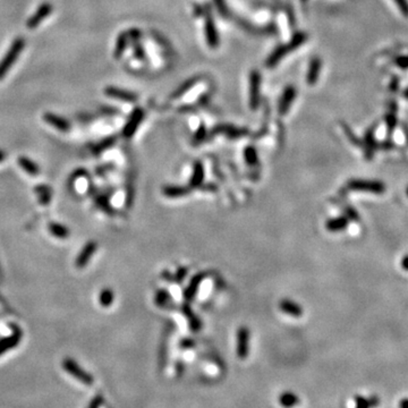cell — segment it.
Masks as SVG:
<instances>
[{
  "label": "cell",
  "mask_w": 408,
  "mask_h": 408,
  "mask_svg": "<svg viewBox=\"0 0 408 408\" xmlns=\"http://www.w3.org/2000/svg\"><path fill=\"white\" fill-rule=\"evenodd\" d=\"M306 39H307V35L305 34V33H302V32L296 33L289 42L278 47L277 49H275L273 53L270 54L266 62L267 67H269V68L274 67V66L277 65L281 59H284V58L287 56L289 53H293V51H295L297 48H299L300 46H302L303 43L306 41Z\"/></svg>",
  "instance_id": "6da1fadb"
},
{
  "label": "cell",
  "mask_w": 408,
  "mask_h": 408,
  "mask_svg": "<svg viewBox=\"0 0 408 408\" xmlns=\"http://www.w3.org/2000/svg\"><path fill=\"white\" fill-rule=\"evenodd\" d=\"M25 41L23 38H17L15 41L13 42L12 47L9 48V50L7 51V54H5V57L0 61V80L3 79L7 74V72L12 68L14 62L16 61L18 56H20L22 51H23Z\"/></svg>",
  "instance_id": "7a4b0ae2"
},
{
  "label": "cell",
  "mask_w": 408,
  "mask_h": 408,
  "mask_svg": "<svg viewBox=\"0 0 408 408\" xmlns=\"http://www.w3.org/2000/svg\"><path fill=\"white\" fill-rule=\"evenodd\" d=\"M347 189L355 192H367L373 194H383L385 185L379 181H366V179H351L347 183Z\"/></svg>",
  "instance_id": "3957f363"
},
{
  "label": "cell",
  "mask_w": 408,
  "mask_h": 408,
  "mask_svg": "<svg viewBox=\"0 0 408 408\" xmlns=\"http://www.w3.org/2000/svg\"><path fill=\"white\" fill-rule=\"evenodd\" d=\"M204 33L207 39L208 46L212 49H217L219 47V33L217 31L215 20L211 14L210 8H204Z\"/></svg>",
  "instance_id": "277c9868"
},
{
  "label": "cell",
  "mask_w": 408,
  "mask_h": 408,
  "mask_svg": "<svg viewBox=\"0 0 408 408\" xmlns=\"http://www.w3.org/2000/svg\"><path fill=\"white\" fill-rule=\"evenodd\" d=\"M260 85L261 75L259 71H252L249 74V107L252 110H256L260 102Z\"/></svg>",
  "instance_id": "5b68a950"
},
{
  "label": "cell",
  "mask_w": 408,
  "mask_h": 408,
  "mask_svg": "<svg viewBox=\"0 0 408 408\" xmlns=\"http://www.w3.org/2000/svg\"><path fill=\"white\" fill-rule=\"evenodd\" d=\"M376 130H377V124H374L373 126H371L369 130L366 131L365 136H364L362 149L364 150V153H365L364 156H365L366 160H372L374 151L378 150L379 143L376 141V137H374Z\"/></svg>",
  "instance_id": "8992f818"
},
{
  "label": "cell",
  "mask_w": 408,
  "mask_h": 408,
  "mask_svg": "<svg viewBox=\"0 0 408 408\" xmlns=\"http://www.w3.org/2000/svg\"><path fill=\"white\" fill-rule=\"evenodd\" d=\"M143 118H144V110H143L142 108H137L136 110H134V112L132 113L130 119H128L126 125H125V128H124L125 137L130 138L135 134V132L137 131L139 124L143 121Z\"/></svg>",
  "instance_id": "52a82bcc"
},
{
  "label": "cell",
  "mask_w": 408,
  "mask_h": 408,
  "mask_svg": "<svg viewBox=\"0 0 408 408\" xmlns=\"http://www.w3.org/2000/svg\"><path fill=\"white\" fill-rule=\"evenodd\" d=\"M53 9L54 8L51 3L49 2L42 3V5L38 8V10H36V12L31 16L30 20L27 22V27L30 28V30L35 28L43 20H46V18L50 15L51 12H53Z\"/></svg>",
  "instance_id": "ba28073f"
},
{
  "label": "cell",
  "mask_w": 408,
  "mask_h": 408,
  "mask_svg": "<svg viewBox=\"0 0 408 408\" xmlns=\"http://www.w3.org/2000/svg\"><path fill=\"white\" fill-rule=\"evenodd\" d=\"M249 352V332L246 328L238 330L237 333V356L238 358L245 359Z\"/></svg>",
  "instance_id": "9c48e42d"
},
{
  "label": "cell",
  "mask_w": 408,
  "mask_h": 408,
  "mask_svg": "<svg viewBox=\"0 0 408 408\" xmlns=\"http://www.w3.org/2000/svg\"><path fill=\"white\" fill-rule=\"evenodd\" d=\"M296 98V89L292 85H289L284 90V93L281 95L280 102H279V113L285 115L287 113L290 107H292L294 100Z\"/></svg>",
  "instance_id": "30bf717a"
},
{
  "label": "cell",
  "mask_w": 408,
  "mask_h": 408,
  "mask_svg": "<svg viewBox=\"0 0 408 408\" xmlns=\"http://www.w3.org/2000/svg\"><path fill=\"white\" fill-rule=\"evenodd\" d=\"M105 93L108 95V97H111L113 99H118V100L125 101V102H135L137 100V95L132 93L130 91H125L118 89V87L115 86H109L107 87Z\"/></svg>",
  "instance_id": "8fae6325"
},
{
  "label": "cell",
  "mask_w": 408,
  "mask_h": 408,
  "mask_svg": "<svg viewBox=\"0 0 408 408\" xmlns=\"http://www.w3.org/2000/svg\"><path fill=\"white\" fill-rule=\"evenodd\" d=\"M98 248V245L95 242H89L87 244L84 246V248L82 249V252L80 253L79 257H77L76 260V267L77 268H84L86 266L87 263H89V261L93 254L97 251Z\"/></svg>",
  "instance_id": "7c38bea8"
},
{
  "label": "cell",
  "mask_w": 408,
  "mask_h": 408,
  "mask_svg": "<svg viewBox=\"0 0 408 408\" xmlns=\"http://www.w3.org/2000/svg\"><path fill=\"white\" fill-rule=\"evenodd\" d=\"M321 68H322V61L320 58H313V59L311 60L310 62V66H308V71H307V75H306V83L308 85L313 86L317 84L319 77H320V73H321Z\"/></svg>",
  "instance_id": "4fadbf2b"
},
{
  "label": "cell",
  "mask_w": 408,
  "mask_h": 408,
  "mask_svg": "<svg viewBox=\"0 0 408 408\" xmlns=\"http://www.w3.org/2000/svg\"><path fill=\"white\" fill-rule=\"evenodd\" d=\"M278 404L282 408H295L300 405V398L292 391H285L279 395Z\"/></svg>",
  "instance_id": "5bb4252c"
},
{
  "label": "cell",
  "mask_w": 408,
  "mask_h": 408,
  "mask_svg": "<svg viewBox=\"0 0 408 408\" xmlns=\"http://www.w3.org/2000/svg\"><path fill=\"white\" fill-rule=\"evenodd\" d=\"M43 119H45L47 123L51 125L53 127L57 128L58 131L67 132L69 130V127H71L67 120L61 118V117L57 116V115H54V113H50V112L46 113V115L43 116Z\"/></svg>",
  "instance_id": "9a60e30c"
},
{
  "label": "cell",
  "mask_w": 408,
  "mask_h": 408,
  "mask_svg": "<svg viewBox=\"0 0 408 408\" xmlns=\"http://www.w3.org/2000/svg\"><path fill=\"white\" fill-rule=\"evenodd\" d=\"M215 133H223L227 136H229V137L238 138V137H242V136H244L246 133H247V131H246L245 128H238V127L229 126V125H221V126L216 127Z\"/></svg>",
  "instance_id": "2e32d148"
},
{
  "label": "cell",
  "mask_w": 408,
  "mask_h": 408,
  "mask_svg": "<svg viewBox=\"0 0 408 408\" xmlns=\"http://www.w3.org/2000/svg\"><path fill=\"white\" fill-rule=\"evenodd\" d=\"M380 400L378 397H363V396H355L354 404L355 408H374L379 405Z\"/></svg>",
  "instance_id": "e0dca14e"
},
{
  "label": "cell",
  "mask_w": 408,
  "mask_h": 408,
  "mask_svg": "<svg viewBox=\"0 0 408 408\" xmlns=\"http://www.w3.org/2000/svg\"><path fill=\"white\" fill-rule=\"evenodd\" d=\"M396 111H397V106H396L395 102H392V104L390 105V111H389L387 113V116H385V124H387V134H388L389 137H391L393 131H395L397 124H398V121H397V117H396Z\"/></svg>",
  "instance_id": "ac0fdd59"
},
{
  "label": "cell",
  "mask_w": 408,
  "mask_h": 408,
  "mask_svg": "<svg viewBox=\"0 0 408 408\" xmlns=\"http://www.w3.org/2000/svg\"><path fill=\"white\" fill-rule=\"evenodd\" d=\"M280 310L289 315H293V317H300L302 315V307L292 302V300H282L280 303Z\"/></svg>",
  "instance_id": "d6986e66"
},
{
  "label": "cell",
  "mask_w": 408,
  "mask_h": 408,
  "mask_svg": "<svg viewBox=\"0 0 408 408\" xmlns=\"http://www.w3.org/2000/svg\"><path fill=\"white\" fill-rule=\"evenodd\" d=\"M348 218L347 217H339V218L331 219L326 222V229L330 231H340L347 228Z\"/></svg>",
  "instance_id": "ffe728a7"
},
{
  "label": "cell",
  "mask_w": 408,
  "mask_h": 408,
  "mask_svg": "<svg viewBox=\"0 0 408 408\" xmlns=\"http://www.w3.org/2000/svg\"><path fill=\"white\" fill-rule=\"evenodd\" d=\"M18 164L24 169L27 174L30 175H38L39 174V167L35 163H33L32 160L28 159L27 157H20L18 158Z\"/></svg>",
  "instance_id": "44dd1931"
},
{
  "label": "cell",
  "mask_w": 408,
  "mask_h": 408,
  "mask_svg": "<svg viewBox=\"0 0 408 408\" xmlns=\"http://www.w3.org/2000/svg\"><path fill=\"white\" fill-rule=\"evenodd\" d=\"M197 81H198V77H193V79L186 81V83H184L183 85L179 86L178 89L176 90L174 93H172L171 98L172 99H178L179 97H182L183 94H185L187 91H189L190 89H192V87L195 85V84L197 83Z\"/></svg>",
  "instance_id": "7402d4cb"
},
{
  "label": "cell",
  "mask_w": 408,
  "mask_h": 408,
  "mask_svg": "<svg viewBox=\"0 0 408 408\" xmlns=\"http://www.w3.org/2000/svg\"><path fill=\"white\" fill-rule=\"evenodd\" d=\"M49 229L54 236L58 238H67L69 236V230L65 226L58 225V223H50Z\"/></svg>",
  "instance_id": "603a6c76"
},
{
  "label": "cell",
  "mask_w": 408,
  "mask_h": 408,
  "mask_svg": "<svg viewBox=\"0 0 408 408\" xmlns=\"http://www.w3.org/2000/svg\"><path fill=\"white\" fill-rule=\"evenodd\" d=\"M99 302L101 303L102 306H109L113 302V293L111 289H104L99 296Z\"/></svg>",
  "instance_id": "cb8c5ba5"
},
{
  "label": "cell",
  "mask_w": 408,
  "mask_h": 408,
  "mask_svg": "<svg viewBox=\"0 0 408 408\" xmlns=\"http://www.w3.org/2000/svg\"><path fill=\"white\" fill-rule=\"evenodd\" d=\"M163 193L166 194L167 196H170V197H177V196L185 195V194L187 193V190H186V189H183V187H175V186H170V187H166V189L163 190Z\"/></svg>",
  "instance_id": "d4e9b609"
},
{
  "label": "cell",
  "mask_w": 408,
  "mask_h": 408,
  "mask_svg": "<svg viewBox=\"0 0 408 408\" xmlns=\"http://www.w3.org/2000/svg\"><path fill=\"white\" fill-rule=\"evenodd\" d=\"M130 38V35H128V33H123L119 36V39L117 40V46H116V50H115V56L116 57H119L121 53H123L125 47L127 45V40Z\"/></svg>",
  "instance_id": "484cf974"
},
{
  "label": "cell",
  "mask_w": 408,
  "mask_h": 408,
  "mask_svg": "<svg viewBox=\"0 0 408 408\" xmlns=\"http://www.w3.org/2000/svg\"><path fill=\"white\" fill-rule=\"evenodd\" d=\"M202 179H203V168H202V164H200V163H197L195 169H194V175L190 183H192L193 186H197L201 184Z\"/></svg>",
  "instance_id": "4316f807"
},
{
  "label": "cell",
  "mask_w": 408,
  "mask_h": 408,
  "mask_svg": "<svg viewBox=\"0 0 408 408\" xmlns=\"http://www.w3.org/2000/svg\"><path fill=\"white\" fill-rule=\"evenodd\" d=\"M343 130H344L345 133H346L347 137L349 138V141H351V142L353 143V144L356 145V146H361V148H362V142H361V139H358V138L356 137V136H355V134H353V132H352L351 128H349V126H347L346 124H343Z\"/></svg>",
  "instance_id": "83f0119b"
},
{
  "label": "cell",
  "mask_w": 408,
  "mask_h": 408,
  "mask_svg": "<svg viewBox=\"0 0 408 408\" xmlns=\"http://www.w3.org/2000/svg\"><path fill=\"white\" fill-rule=\"evenodd\" d=\"M395 3L398 7L400 13L405 17H408V1L407 0H393Z\"/></svg>",
  "instance_id": "f1b7e54d"
},
{
  "label": "cell",
  "mask_w": 408,
  "mask_h": 408,
  "mask_svg": "<svg viewBox=\"0 0 408 408\" xmlns=\"http://www.w3.org/2000/svg\"><path fill=\"white\" fill-rule=\"evenodd\" d=\"M245 158H246V160H247L248 163H249V164H254L256 163V152H255V150L253 149V148H251V146L246 149V151H245Z\"/></svg>",
  "instance_id": "f546056e"
},
{
  "label": "cell",
  "mask_w": 408,
  "mask_h": 408,
  "mask_svg": "<svg viewBox=\"0 0 408 408\" xmlns=\"http://www.w3.org/2000/svg\"><path fill=\"white\" fill-rule=\"evenodd\" d=\"M17 339H18L17 333H15V334H14V337H12V338H8V339H6V340L1 341V346H0V352H1L2 349H7V348H10V347H12L13 345L16 343Z\"/></svg>",
  "instance_id": "4dcf8cb0"
},
{
  "label": "cell",
  "mask_w": 408,
  "mask_h": 408,
  "mask_svg": "<svg viewBox=\"0 0 408 408\" xmlns=\"http://www.w3.org/2000/svg\"><path fill=\"white\" fill-rule=\"evenodd\" d=\"M395 65L402 69L408 68V56H399L395 59Z\"/></svg>",
  "instance_id": "1f68e13d"
},
{
  "label": "cell",
  "mask_w": 408,
  "mask_h": 408,
  "mask_svg": "<svg viewBox=\"0 0 408 408\" xmlns=\"http://www.w3.org/2000/svg\"><path fill=\"white\" fill-rule=\"evenodd\" d=\"M205 136H207V128H205L204 125L202 124L201 127L197 130L195 136H194V141L195 142L203 141V139L205 138Z\"/></svg>",
  "instance_id": "d6a6232c"
},
{
  "label": "cell",
  "mask_w": 408,
  "mask_h": 408,
  "mask_svg": "<svg viewBox=\"0 0 408 408\" xmlns=\"http://www.w3.org/2000/svg\"><path fill=\"white\" fill-rule=\"evenodd\" d=\"M215 3H216L217 8H218L219 12L221 13L222 15H226V14L228 13V9H227V7H226L225 0H215Z\"/></svg>",
  "instance_id": "836d02e7"
},
{
  "label": "cell",
  "mask_w": 408,
  "mask_h": 408,
  "mask_svg": "<svg viewBox=\"0 0 408 408\" xmlns=\"http://www.w3.org/2000/svg\"><path fill=\"white\" fill-rule=\"evenodd\" d=\"M398 87H399V80L398 79H393L392 80V82L390 83V89L393 91V92H396L397 90H398Z\"/></svg>",
  "instance_id": "e575fe53"
},
{
  "label": "cell",
  "mask_w": 408,
  "mask_h": 408,
  "mask_svg": "<svg viewBox=\"0 0 408 408\" xmlns=\"http://www.w3.org/2000/svg\"><path fill=\"white\" fill-rule=\"evenodd\" d=\"M402 267H403L404 270L408 271V255H406L403 259V261H402Z\"/></svg>",
  "instance_id": "d590c367"
},
{
  "label": "cell",
  "mask_w": 408,
  "mask_h": 408,
  "mask_svg": "<svg viewBox=\"0 0 408 408\" xmlns=\"http://www.w3.org/2000/svg\"><path fill=\"white\" fill-rule=\"evenodd\" d=\"M400 408H408V399L405 398L400 402Z\"/></svg>",
  "instance_id": "8d00e7d4"
},
{
  "label": "cell",
  "mask_w": 408,
  "mask_h": 408,
  "mask_svg": "<svg viewBox=\"0 0 408 408\" xmlns=\"http://www.w3.org/2000/svg\"><path fill=\"white\" fill-rule=\"evenodd\" d=\"M403 131H404V134H405V136H406V141L408 142V127L406 126V125H404Z\"/></svg>",
  "instance_id": "74e56055"
},
{
  "label": "cell",
  "mask_w": 408,
  "mask_h": 408,
  "mask_svg": "<svg viewBox=\"0 0 408 408\" xmlns=\"http://www.w3.org/2000/svg\"><path fill=\"white\" fill-rule=\"evenodd\" d=\"M403 95H404V98L407 99V100H408V87H407V89L404 90V92H403Z\"/></svg>",
  "instance_id": "f35d334b"
},
{
  "label": "cell",
  "mask_w": 408,
  "mask_h": 408,
  "mask_svg": "<svg viewBox=\"0 0 408 408\" xmlns=\"http://www.w3.org/2000/svg\"><path fill=\"white\" fill-rule=\"evenodd\" d=\"M3 158H5V153H3L2 151H0V161L3 160Z\"/></svg>",
  "instance_id": "ab89813d"
},
{
  "label": "cell",
  "mask_w": 408,
  "mask_h": 408,
  "mask_svg": "<svg viewBox=\"0 0 408 408\" xmlns=\"http://www.w3.org/2000/svg\"><path fill=\"white\" fill-rule=\"evenodd\" d=\"M407 195H408V187H407Z\"/></svg>",
  "instance_id": "60d3db41"
},
{
  "label": "cell",
  "mask_w": 408,
  "mask_h": 408,
  "mask_svg": "<svg viewBox=\"0 0 408 408\" xmlns=\"http://www.w3.org/2000/svg\"><path fill=\"white\" fill-rule=\"evenodd\" d=\"M302 1H307V0H302Z\"/></svg>",
  "instance_id": "b9f144b4"
}]
</instances>
